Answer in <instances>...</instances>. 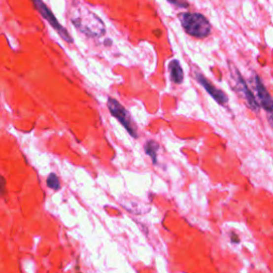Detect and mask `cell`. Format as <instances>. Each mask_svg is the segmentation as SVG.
<instances>
[{
    "mask_svg": "<svg viewBox=\"0 0 273 273\" xmlns=\"http://www.w3.org/2000/svg\"><path fill=\"white\" fill-rule=\"evenodd\" d=\"M69 19L81 34L88 36L101 37L106 34V26L102 18L78 0H74V3L71 4Z\"/></svg>",
    "mask_w": 273,
    "mask_h": 273,
    "instance_id": "6da1fadb",
    "label": "cell"
},
{
    "mask_svg": "<svg viewBox=\"0 0 273 273\" xmlns=\"http://www.w3.org/2000/svg\"><path fill=\"white\" fill-rule=\"evenodd\" d=\"M179 19L184 30L191 36L204 38L211 34L209 21L201 13H181Z\"/></svg>",
    "mask_w": 273,
    "mask_h": 273,
    "instance_id": "7a4b0ae2",
    "label": "cell"
},
{
    "mask_svg": "<svg viewBox=\"0 0 273 273\" xmlns=\"http://www.w3.org/2000/svg\"><path fill=\"white\" fill-rule=\"evenodd\" d=\"M107 106L109 109V112L121 123L123 127L128 132V134L131 135L133 138H138V128L135 125L131 114H129L125 107L116 100L112 99V97H109L108 99Z\"/></svg>",
    "mask_w": 273,
    "mask_h": 273,
    "instance_id": "3957f363",
    "label": "cell"
},
{
    "mask_svg": "<svg viewBox=\"0 0 273 273\" xmlns=\"http://www.w3.org/2000/svg\"><path fill=\"white\" fill-rule=\"evenodd\" d=\"M230 67L233 68L232 76H233L234 81H235V90L240 95L242 96V99L244 100L246 106H248L252 110V111L258 113L259 109H261V106H259L258 102L256 101L254 94H253L252 91L249 89L248 84H246L242 76L240 75L238 69L234 67L233 64H230Z\"/></svg>",
    "mask_w": 273,
    "mask_h": 273,
    "instance_id": "277c9868",
    "label": "cell"
},
{
    "mask_svg": "<svg viewBox=\"0 0 273 273\" xmlns=\"http://www.w3.org/2000/svg\"><path fill=\"white\" fill-rule=\"evenodd\" d=\"M32 3H34V8L42 15V17L46 19L51 27L57 31V34L62 37V40H64L68 43L74 42L73 37H71V35L68 34V31L64 28L59 22H58V19L55 16L54 13L51 12V10L48 8V6L43 2V0H32Z\"/></svg>",
    "mask_w": 273,
    "mask_h": 273,
    "instance_id": "5b68a950",
    "label": "cell"
},
{
    "mask_svg": "<svg viewBox=\"0 0 273 273\" xmlns=\"http://www.w3.org/2000/svg\"><path fill=\"white\" fill-rule=\"evenodd\" d=\"M194 78H196L197 81L205 89L206 92L209 94L218 103H220V105L224 106L229 102V97H227V95L223 92V91H221L218 88L214 87L206 77H204L200 73V71H194Z\"/></svg>",
    "mask_w": 273,
    "mask_h": 273,
    "instance_id": "8992f818",
    "label": "cell"
},
{
    "mask_svg": "<svg viewBox=\"0 0 273 273\" xmlns=\"http://www.w3.org/2000/svg\"><path fill=\"white\" fill-rule=\"evenodd\" d=\"M253 84H254V88L256 90L259 102H261L262 108H264L271 116V113L273 111V102L271 99V95L264 86L261 77L257 74H254V76H253Z\"/></svg>",
    "mask_w": 273,
    "mask_h": 273,
    "instance_id": "52a82bcc",
    "label": "cell"
},
{
    "mask_svg": "<svg viewBox=\"0 0 273 273\" xmlns=\"http://www.w3.org/2000/svg\"><path fill=\"white\" fill-rule=\"evenodd\" d=\"M169 70H170L171 80L174 83L180 84L184 81V70L178 60H172L169 63Z\"/></svg>",
    "mask_w": 273,
    "mask_h": 273,
    "instance_id": "ba28073f",
    "label": "cell"
},
{
    "mask_svg": "<svg viewBox=\"0 0 273 273\" xmlns=\"http://www.w3.org/2000/svg\"><path fill=\"white\" fill-rule=\"evenodd\" d=\"M145 153L152 158L153 164H157V153L159 151V144L154 140H148L144 145Z\"/></svg>",
    "mask_w": 273,
    "mask_h": 273,
    "instance_id": "9c48e42d",
    "label": "cell"
},
{
    "mask_svg": "<svg viewBox=\"0 0 273 273\" xmlns=\"http://www.w3.org/2000/svg\"><path fill=\"white\" fill-rule=\"evenodd\" d=\"M47 186L53 190H59L60 189V180L58 178L57 175L55 173L49 174V176L47 177Z\"/></svg>",
    "mask_w": 273,
    "mask_h": 273,
    "instance_id": "30bf717a",
    "label": "cell"
},
{
    "mask_svg": "<svg viewBox=\"0 0 273 273\" xmlns=\"http://www.w3.org/2000/svg\"><path fill=\"white\" fill-rule=\"evenodd\" d=\"M169 2L178 6V8H183V9H187L189 8V3H188L187 0H168Z\"/></svg>",
    "mask_w": 273,
    "mask_h": 273,
    "instance_id": "8fae6325",
    "label": "cell"
},
{
    "mask_svg": "<svg viewBox=\"0 0 273 273\" xmlns=\"http://www.w3.org/2000/svg\"><path fill=\"white\" fill-rule=\"evenodd\" d=\"M6 190V183L3 176L0 175V196H3Z\"/></svg>",
    "mask_w": 273,
    "mask_h": 273,
    "instance_id": "7c38bea8",
    "label": "cell"
}]
</instances>
